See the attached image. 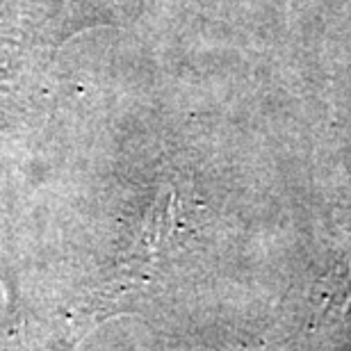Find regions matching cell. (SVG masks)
Returning <instances> with one entry per match:
<instances>
[]
</instances>
